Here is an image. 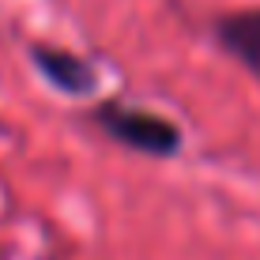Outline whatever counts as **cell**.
Instances as JSON below:
<instances>
[{
  "label": "cell",
  "instance_id": "cell-3",
  "mask_svg": "<svg viewBox=\"0 0 260 260\" xmlns=\"http://www.w3.org/2000/svg\"><path fill=\"white\" fill-rule=\"evenodd\" d=\"M215 42H219L222 53H230L249 76L260 79V8L222 15V19L215 23Z\"/></svg>",
  "mask_w": 260,
  "mask_h": 260
},
{
  "label": "cell",
  "instance_id": "cell-2",
  "mask_svg": "<svg viewBox=\"0 0 260 260\" xmlns=\"http://www.w3.org/2000/svg\"><path fill=\"white\" fill-rule=\"evenodd\" d=\"M26 57H30L34 72L53 87V91L68 94V98H91L102 87V76H98L91 57H79L64 46H53V42H30L26 46Z\"/></svg>",
  "mask_w": 260,
  "mask_h": 260
},
{
  "label": "cell",
  "instance_id": "cell-1",
  "mask_svg": "<svg viewBox=\"0 0 260 260\" xmlns=\"http://www.w3.org/2000/svg\"><path fill=\"white\" fill-rule=\"evenodd\" d=\"M91 124L113 143L147 158H174L185 147L177 121H170L155 110H143V106H132L124 98H98L91 106Z\"/></svg>",
  "mask_w": 260,
  "mask_h": 260
}]
</instances>
